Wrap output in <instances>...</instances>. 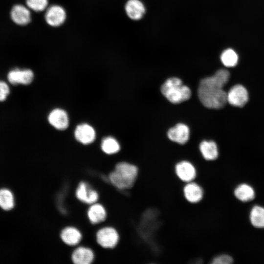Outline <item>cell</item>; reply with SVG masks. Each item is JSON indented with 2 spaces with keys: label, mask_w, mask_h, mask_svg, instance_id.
Returning <instances> with one entry per match:
<instances>
[{
  "label": "cell",
  "mask_w": 264,
  "mask_h": 264,
  "mask_svg": "<svg viewBox=\"0 0 264 264\" xmlns=\"http://www.w3.org/2000/svg\"><path fill=\"white\" fill-rule=\"evenodd\" d=\"M120 235L118 231L112 227H105L99 230L96 234L98 243L106 248H113L119 242Z\"/></svg>",
  "instance_id": "obj_6"
},
{
  "label": "cell",
  "mask_w": 264,
  "mask_h": 264,
  "mask_svg": "<svg viewBox=\"0 0 264 264\" xmlns=\"http://www.w3.org/2000/svg\"><path fill=\"white\" fill-rule=\"evenodd\" d=\"M248 100V93L246 89L241 85H236L227 93V102L231 105L242 107Z\"/></svg>",
  "instance_id": "obj_7"
},
{
  "label": "cell",
  "mask_w": 264,
  "mask_h": 264,
  "mask_svg": "<svg viewBox=\"0 0 264 264\" xmlns=\"http://www.w3.org/2000/svg\"><path fill=\"white\" fill-rule=\"evenodd\" d=\"M182 192L184 199L192 205L201 202L205 194L203 187L196 180L184 183Z\"/></svg>",
  "instance_id": "obj_5"
},
{
  "label": "cell",
  "mask_w": 264,
  "mask_h": 264,
  "mask_svg": "<svg viewBox=\"0 0 264 264\" xmlns=\"http://www.w3.org/2000/svg\"><path fill=\"white\" fill-rule=\"evenodd\" d=\"M90 189L85 182H80L76 190L77 198L80 201L88 204Z\"/></svg>",
  "instance_id": "obj_24"
},
{
  "label": "cell",
  "mask_w": 264,
  "mask_h": 264,
  "mask_svg": "<svg viewBox=\"0 0 264 264\" xmlns=\"http://www.w3.org/2000/svg\"><path fill=\"white\" fill-rule=\"evenodd\" d=\"M27 7L35 12H41L47 9L48 0H26Z\"/></svg>",
  "instance_id": "obj_25"
},
{
  "label": "cell",
  "mask_w": 264,
  "mask_h": 264,
  "mask_svg": "<svg viewBox=\"0 0 264 264\" xmlns=\"http://www.w3.org/2000/svg\"><path fill=\"white\" fill-rule=\"evenodd\" d=\"M34 74L29 69L15 68L9 72L7 79L13 85L18 84L28 85L33 81Z\"/></svg>",
  "instance_id": "obj_9"
},
{
  "label": "cell",
  "mask_w": 264,
  "mask_h": 264,
  "mask_svg": "<svg viewBox=\"0 0 264 264\" xmlns=\"http://www.w3.org/2000/svg\"><path fill=\"white\" fill-rule=\"evenodd\" d=\"M74 135L76 140L80 143L88 144L94 140L96 133L91 126L87 124H82L77 126Z\"/></svg>",
  "instance_id": "obj_11"
},
{
  "label": "cell",
  "mask_w": 264,
  "mask_h": 264,
  "mask_svg": "<svg viewBox=\"0 0 264 264\" xmlns=\"http://www.w3.org/2000/svg\"><path fill=\"white\" fill-rule=\"evenodd\" d=\"M233 262L232 258L226 254H220L214 257L210 261L211 264H230Z\"/></svg>",
  "instance_id": "obj_26"
},
{
  "label": "cell",
  "mask_w": 264,
  "mask_h": 264,
  "mask_svg": "<svg viewBox=\"0 0 264 264\" xmlns=\"http://www.w3.org/2000/svg\"><path fill=\"white\" fill-rule=\"evenodd\" d=\"M48 120L52 126L59 130H64L68 126V115L65 110L60 109L52 110L48 115Z\"/></svg>",
  "instance_id": "obj_12"
},
{
  "label": "cell",
  "mask_w": 264,
  "mask_h": 264,
  "mask_svg": "<svg viewBox=\"0 0 264 264\" xmlns=\"http://www.w3.org/2000/svg\"><path fill=\"white\" fill-rule=\"evenodd\" d=\"M229 77V72L221 69L213 76L200 80L198 94L200 102L204 107L212 109H220L224 107L227 102V93L223 88Z\"/></svg>",
  "instance_id": "obj_1"
},
{
  "label": "cell",
  "mask_w": 264,
  "mask_h": 264,
  "mask_svg": "<svg viewBox=\"0 0 264 264\" xmlns=\"http://www.w3.org/2000/svg\"><path fill=\"white\" fill-rule=\"evenodd\" d=\"M14 206V198L8 189L0 190V207L4 210H10Z\"/></svg>",
  "instance_id": "obj_21"
},
{
  "label": "cell",
  "mask_w": 264,
  "mask_h": 264,
  "mask_svg": "<svg viewBox=\"0 0 264 264\" xmlns=\"http://www.w3.org/2000/svg\"><path fill=\"white\" fill-rule=\"evenodd\" d=\"M162 94L171 103L179 104L188 100L191 96L190 88L177 77L168 79L161 87Z\"/></svg>",
  "instance_id": "obj_3"
},
{
  "label": "cell",
  "mask_w": 264,
  "mask_h": 264,
  "mask_svg": "<svg viewBox=\"0 0 264 264\" xmlns=\"http://www.w3.org/2000/svg\"><path fill=\"white\" fill-rule=\"evenodd\" d=\"M167 135L171 140L180 144H184L189 140V128L184 124L179 123L168 130Z\"/></svg>",
  "instance_id": "obj_10"
},
{
  "label": "cell",
  "mask_w": 264,
  "mask_h": 264,
  "mask_svg": "<svg viewBox=\"0 0 264 264\" xmlns=\"http://www.w3.org/2000/svg\"><path fill=\"white\" fill-rule=\"evenodd\" d=\"M128 16L133 20L142 18L145 12V8L139 0H129L125 7Z\"/></svg>",
  "instance_id": "obj_14"
},
{
  "label": "cell",
  "mask_w": 264,
  "mask_h": 264,
  "mask_svg": "<svg viewBox=\"0 0 264 264\" xmlns=\"http://www.w3.org/2000/svg\"><path fill=\"white\" fill-rule=\"evenodd\" d=\"M88 217L91 223L97 224L105 220L107 213L101 204L93 203L88 211Z\"/></svg>",
  "instance_id": "obj_18"
},
{
  "label": "cell",
  "mask_w": 264,
  "mask_h": 264,
  "mask_svg": "<svg viewBox=\"0 0 264 264\" xmlns=\"http://www.w3.org/2000/svg\"><path fill=\"white\" fill-rule=\"evenodd\" d=\"M101 149L105 153L112 154L118 152L120 146L115 138L112 137H107L103 139L101 143Z\"/></svg>",
  "instance_id": "obj_22"
},
{
  "label": "cell",
  "mask_w": 264,
  "mask_h": 264,
  "mask_svg": "<svg viewBox=\"0 0 264 264\" xmlns=\"http://www.w3.org/2000/svg\"><path fill=\"white\" fill-rule=\"evenodd\" d=\"M174 171L177 179L183 184L196 180L198 176L196 166L187 160H182L175 164Z\"/></svg>",
  "instance_id": "obj_4"
},
{
  "label": "cell",
  "mask_w": 264,
  "mask_h": 264,
  "mask_svg": "<svg viewBox=\"0 0 264 264\" xmlns=\"http://www.w3.org/2000/svg\"><path fill=\"white\" fill-rule=\"evenodd\" d=\"M235 197L240 200L247 202L253 200L255 197L253 188L247 184L238 185L234 191Z\"/></svg>",
  "instance_id": "obj_19"
},
{
  "label": "cell",
  "mask_w": 264,
  "mask_h": 264,
  "mask_svg": "<svg viewBox=\"0 0 264 264\" xmlns=\"http://www.w3.org/2000/svg\"><path fill=\"white\" fill-rule=\"evenodd\" d=\"M60 236L65 243L71 246L78 244L82 239L80 231L75 227L70 226L65 228L62 231Z\"/></svg>",
  "instance_id": "obj_17"
},
{
  "label": "cell",
  "mask_w": 264,
  "mask_h": 264,
  "mask_svg": "<svg viewBox=\"0 0 264 264\" xmlns=\"http://www.w3.org/2000/svg\"><path fill=\"white\" fill-rule=\"evenodd\" d=\"M10 93L8 85L4 81H0V102L4 101Z\"/></svg>",
  "instance_id": "obj_27"
},
{
  "label": "cell",
  "mask_w": 264,
  "mask_h": 264,
  "mask_svg": "<svg viewBox=\"0 0 264 264\" xmlns=\"http://www.w3.org/2000/svg\"><path fill=\"white\" fill-rule=\"evenodd\" d=\"M139 175L137 165L126 161L116 164L114 169L109 174L111 184L118 190H132L134 186Z\"/></svg>",
  "instance_id": "obj_2"
},
{
  "label": "cell",
  "mask_w": 264,
  "mask_h": 264,
  "mask_svg": "<svg viewBox=\"0 0 264 264\" xmlns=\"http://www.w3.org/2000/svg\"><path fill=\"white\" fill-rule=\"evenodd\" d=\"M220 60L224 66L227 67H232L237 64L238 56L234 50L228 48L222 52Z\"/></svg>",
  "instance_id": "obj_23"
},
{
  "label": "cell",
  "mask_w": 264,
  "mask_h": 264,
  "mask_svg": "<svg viewBox=\"0 0 264 264\" xmlns=\"http://www.w3.org/2000/svg\"><path fill=\"white\" fill-rule=\"evenodd\" d=\"M44 18L48 25L53 27H57L65 22L66 19V12L61 6L53 5L47 8Z\"/></svg>",
  "instance_id": "obj_8"
},
{
  "label": "cell",
  "mask_w": 264,
  "mask_h": 264,
  "mask_svg": "<svg viewBox=\"0 0 264 264\" xmlns=\"http://www.w3.org/2000/svg\"><path fill=\"white\" fill-rule=\"evenodd\" d=\"M12 21L17 24L25 25L31 21V14L28 7L21 4L14 5L10 13Z\"/></svg>",
  "instance_id": "obj_13"
},
{
  "label": "cell",
  "mask_w": 264,
  "mask_h": 264,
  "mask_svg": "<svg viewBox=\"0 0 264 264\" xmlns=\"http://www.w3.org/2000/svg\"><path fill=\"white\" fill-rule=\"evenodd\" d=\"M201 154L206 161H214L218 157L219 152L217 144L213 141H203L199 146Z\"/></svg>",
  "instance_id": "obj_16"
},
{
  "label": "cell",
  "mask_w": 264,
  "mask_h": 264,
  "mask_svg": "<svg viewBox=\"0 0 264 264\" xmlns=\"http://www.w3.org/2000/svg\"><path fill=\"white\" fill-rule=\"evenodd\" d=\"M250 220L254 227L264 228V208L260 206H254L250 213Z\"/></svg>",
  "instance_id": "obj_20"
},
{
  "label": "cell",
  "mask_w": 264,
  "mask_h": 264,
  "mask_svg": "<svg viewBox=\"0 0 264 264\" xmlns=\"http://www.w3.org/2000/svg\"><path fill=\"white\" fill-rule=\"evenodd\" d=\"M94 257L91 249L83 246L75 249L71 256L72 260L75 264H89L92 262Z\"/></svg>",
  "instance_id": "obj_15"
}]
</instances>
